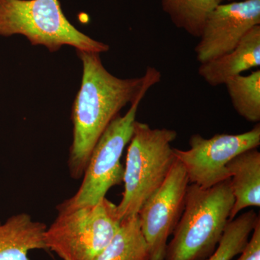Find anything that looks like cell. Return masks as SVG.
<instances>
[{"label":"cell","mask_w":260,"mask_h":260,"mask_svg":"<svg viewBox=\"0 0 260 260\" xmlns=\"http://www.w3.org/2000/svg\"><path fill=\"white\" fill-rule=\"evenodd\" d=\"M177 138L175 130L152 128L135 121L126 153L122 199L117 205L121 220L138 215L166 180L177 160L172 147Z\"/></svg>","instance_id":"obj_3"},{"label":"cell","mask_w":260,"mask_h":260,"mask_svg":"<svg viewBox=\"0 0 260 260\" xmlns=\"http://www.w3.org/2000/svg\"><path fill=\"white\" fill-rule=\"evenodd\" d=\"M259 65L260 25L251 28L233 50L200 64L198 74L210 86L216 87Z\"/></svg>","instance_id":"obj_10"},{"label":"cell","mask_w":260,"mask_h":260,"mask_svg":"<svg viewBox=\"0 0 260 260\" xmlns=\"http://www.w3.org/2000/svg\"><path fill=\"white\" fill-rule=\"evenodd\" d=\"M83 62L81 87L72 112L73 140L68 167L74 179L83 177L92 150L109 123L132 104L158 70L148 67L141 78L121 79L103 64L100 54L77 51Z\"/></svg>","instance_id":"obj_1"},{"label":"cell","mask_w":260,"mask_h":260,"mask_svg":"<svg viewBox=\"0 0 260 260\" xmlns=\"http://www.w3.org/2000/svg\"><path fill=\"white\" fill-rule=\"evenodd\" d=\"M189 178L184 166L176 160L161 186L138 212L142 233L150 250V260H164L168 239L184 211Z\"/></svg>","instance_id":"obj_8"},{"label":"cell","mask_w":260,"mask_h":260,"mask_svg":"<svg viewBox=\"0 0 260 260\" xmlns=\"http://www.w3.org/2000/svg\"><path fill=\"white\" fill-rule=\"evenodd\" d=\"M223 0H161L162 10L177 28L199 38L208 15Z\"/></svg>","instance_id":"obj_14"},{"label":"cell","mask_w":260,"mask_h":260,"mask_svg":"<svg viewBox=\"0 0 260 260\" xmlns=\"http://www.w3.org/2000/svg\"><path fill=\"white\" fill-rule=\"evenodd\" d=\"M190 148L182 150L174 148L177 160L182 164L189 183L210 188L230 179L227 165L239 154L257 148L260 145V124L241 134H216L205 138L191 135Z\"/></svg>","instance_id":"obj_7"},{"label":"cell","mask_w":260,"mask_h":260,"mask_svg":"<svg viewBox=\"0 0 260 260\" xmlns=\"http://www.w3.org/2000/svg\"><path fill=\"white\" fill-rule=\"evenodd\" d=\"M234 110L246 121H260V70L239 75L224 84Z\"/></svg>","instance_id":"obj_15"},{"label":"cell","mask_w":260,"mask_h":260,"mask_svg":"<svg viewBox=\"0 0 260 260\" xmlns=\"http://www.w3.org/2000/svg\"><path fill=\"white\" fill-rule=\"evenodd\" d=\"M234 197L229 220L249 207H260V153L250 149L237 155L227 165Z\"/></svg>","instance_id":"obj_12"},{"label":"cell","mask_w":260,"mask_h":260,"mask_svg":"<svg viewBox=\"0 0 260 260\" xmlns=\"http://www.w3.org/2000/svg\"><path fill=\"white\" fill-rule=\"evenodd\" d=\"M234 204L230 179L210 188L189 184L184 211L164 260H207L230 222Z\"/></svg>","instance_id":"obj_2"},{"label":"cell","mask_w":260,"mask_h":260,"mask_svg":"<svg viewBox=\"0 0 260 260\" xmlns=\"http://www.w3.org/2000/svg\"><path fill=\"white\" fill-rule=\"evenodd\" d=\"M95 260H150L138 215L121 220L117 232Z\"/></svg>","instance_id":"obj_13"},{"label":"cell","mask_w":260,"mask_h":260,"mask_svg":"<svg viewBox=\"0 0 260 260\" xmlns=\"http://www.w3.org/2000/svg\"><path fill=\"white\" fill-rule=\"evenodd\" d=\"M259 25L260 0L219 5L208 15L194 48L197 60L202 64L226 54Z\"/></svg>","instance_id":"obj_9"},{"label":"cell","mask_w":260,"mask_h":260,"mask_svg":"<svg viewBox=\"0 0 260 260\" xmlns=\"http://www.w3.org/2000/svg\"><path fill=\"white\" fill-rule=\"evenodd\" d=\"M259 218V214L250 210L231 220L225 228L218 247L207 260H232L240 254Z\"/></svg>","instance_id":"obj_16"},{"label":"cell","mask_w":260,"mask_h":260,"mask_svg":"<svg viewBox=\"0 0 260 260\" xmlns=\"http://www.w3.org/2000/svg\"><path fill=\"white\" fill-rule=\"evenodd\" d=\"M121 222L117 205L107 198L96 205L58 210L44 232V243L62 260H95Z\"/></svg>","instance_id":"obj_6"},{"label":"cell","mask_w":260,"mask_h":260,"mask_svg":"<svg viewBox=\"0 0 260 260\" xmlns=\"http://www.w3.org/2000/svg\"><path fill=\"white\" fill-rule=\"evenodd\" d=\"M160 79L161 73L157 72L132 103L127 112L124 116L117 114L109 123L92 150L79 189L58 205L56 210L96 205L106 198L111 188L123 182L124 168L121 164V155L133 137L138 107L147 92Z\"/></svg>","instance_id":"obj_4"},{"label":"cell","mask_w":260,"mask_h":260,"mask_svg":"<svg viewBox=\"0 0 260 260\" xmlns=\"http://www.w3.org/2000/svg\"><path fill=\"white\" fill-rule=\"evenodd\" d=\"M239 254L237 260H260V218L254 228L251 239Z\"/></svg>","instance_id":"obj_17"},{"label":"cell","mask_w":260,"mask_h":260,"mask_svg":"<svg viewBox=\"0 0 260 260\" xmlns=\"http://www.w3.org/2000/svg\"><path fill=\"white\" fill-rule=\"evenodd\" d=\"M20 34L51 52L62 46L101 54L109 47L79 31L63 13L59 0H0V36Z\"/></svg>","instance_id":"obj_5"},{"label":"cell","mask_w":260,"mask_h":260,"mask_svg":"<svg viewBox=\"0 0 260 260\" xmlns=\"http://www.w3.org/2000/svg\"><path fill=\"white\" fill-rule=\"evenodd\" d=\"M47 228L25 213L0 222V260H30V251L47 249L44 239Z\"/></svg>","instance_id":"obj_11"}]
</instances>
